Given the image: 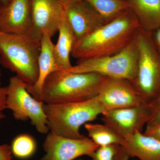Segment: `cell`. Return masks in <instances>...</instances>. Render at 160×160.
Segmentation results:
<instances>
[{
    "mask_svg": "<svg viewBox=\"0 0 160 160\" xmlns=\"http://www.w3.org/2000/svg\"><path fill=\"white\" fill-rule=\"evenodd\" d=\"M10 0H0V3L2 5H5V4H7V3L9 2Z\"/></svg>",
    "mask_w": 160,
    "mask_h": 160,
    "instance_id": "obj_29",
    "label": "cell"
},
{
    "mask_svg": "<svg viewBox=\"0 0 160 160\" xmlns=\"http://www.w3.org/2000/svg\"><path fill=\"white\" fill-rule=\"evenodd\" d=\"M152 103L144 102L138 106L105 112L102 115L104 124L125 138L142 132L153 112Z\"/></svg>",
    "mask_w": 160,
    "mask_h": 160,
    "instance_id": "obj_8",
    "label": "cell"
},
{
    "mask_svg": "<svg viewBox=\"0 0 160 160\" xmlns=\"http://www.w3.org/2000/svg\"><path fill=\"white\" fill-rule=\"evenodd\" d=\"M62 1L64 3V5H67L78 1H81V0H62Z\"/></svg>",
    "mask_w": 160,
    "mask_h": 160,
    "instance_id": "obj_28",
    "label": "cell"
},
{
    "mask_svg": "<svg viewBox=\"0 0 160 160\" xmlns=\"http://www.w3.org/2000/svg\"><path fill=\"white\" fill-rule=\"evenodd\" d=\"M32 25L31 0H10L0 8V32L28 34Z\"/></svg>",
    "mask_w": 160,
    "mask_h": 160,
    "instance_id": "obj_13",
    "label": "cell"
},
{
    "mask_svg": "<svg viewBox=\"0 0 160 160\" xmlns=\"http://www.w3.org/2000/svg\"><path fill=\"white\" fill-rule=\"evenodd\" d=\"M26 85L17 76L10 78L7 87L6 109H10L15 119L30 123L41 134L49 129L44 109L45 103L36 99L27 91Z\"/></svg>",
    "mask_w": 160,
    "mask_h": 160,
    "instance_id": "obj_7",
    "label": "cell"
},
{
    "mask_svg": "<svg viewBox=\"0 0 160 160\" xmlns=\"http://www.w3.org/2000/svg\"><path fill=\"white\" fill-rule=\"evenodd\" d=\"M11 147L12 154L15 157L25 159L34 154L36 151L37 143L30 135L21 134L12 140Z\"/></svg>",
    "mask_w": 160,
    "mask_h": 160,
    "instance_id": "obj_20",
    "label": "cell"
},
{
    "mask_svg": "<svg viewBox=\"0 0 160 160\" xmlns=\"http://www.w3.org/2000/svg\"><path fill=\"white\" fill-rule=\"evenodd\" d=\"M45 154L40 160H74L88 156L98 147L89 137L70 138L49 131L42 144Z\"/></svg>",
    "mask_w": 160,
    "mask_h": 160,
    "instance_id": "obj_9",
    "label": "cell"
},
{
    "mask_svg": "<svg viewBox=\"0 0 160 160\" xmlns=\"http://www.w3.org/2000/svg\"><path fill=\"white\" fill-rule=\"evenodd\" d=\"M143 133L160 141V122L146 125Z\"/></svg>",
    "mask_w": 160,
    "mask_h": 160,
    "instance_id": "obj_22",
    "label": "cell"
},
{
    "mask_svg": "<svg viewBox=\"0 0 160 160\" xmlns=\"http://www.w3.org/2000/svg\"><path fill=\"white\" fill-rule=\"evenodd\" d=\"M130 158L126 150L122 146H120L115 156L114 160H129Z\"/></svg>",
    "mask_w": 160,
    "mask_h": 160,
    "instance_id": "obj_26",
    "label": "cell"
},
{
    "mask_svg": "<svg viewBox=\"0 0 160 160\" xmlns=\"http://www.w3.org/2000/svg\"><path fill=\"white\" fill-rule=\"evenodd\" d=\"M91 4L107 22L130 9L126 0H86Z\"/></svg>",
    "mask_w": 160,
    "mask_h": 160,
    "instance_id": "obj_19",
    "label": "cell"
},
{
    "mask_svg": "<svg viewBox=\"0 0 160 160\" xmlns=\"http://www.w3.org/2000/svg\"><path fill=\"white\" fill-rule=\"evenodd\" d=\"M65 14L76 42L108 22L86 0L65 5Z\"/></svg>",
    "mask_w": 160,
    "mask_h": 160,
    "instance_id": "obj_12",
    "label": "cell"
},
{
    "mask_svg": "<svg viewBox=\"0 0 160 160\" xmlns=\"http://www.w3.org/2000/svg\"><path fill=\"white\" fill-rule=\"evenodd\" d=\"M138 58L134 38L127 47L116 54L79 60L75 66L65 70L75 73L94 72L107 78L127 80L132 83L136 76Z\"/></svg>",
    "mask_w": 160,
    "mask_h": 160,
    "instance_id": "obj_6",
    "label": "cell"
},
{
    "mask_svg": "<svg viewBox=\"0 0 160 160\" xmlns=\"http://www.w3.org/2000/svg\"><path fill=\"white\" fill-rule=\"evenodd\" d=\"M49 132L58 135L79 139L85 137L80 128L105 112L96 96L82 102L44 104Z\"/></svg>",
    "mask_w": 160,
    "mask_h": 160,
    "instance_id": "obj_4",
    "label": "cell"
},
{
    "mask_svg": "<svg viewBox=\"0 0 160 160\" xmlns=\"http://www.w3.org/2000/svg\"><path fill=\"white\" fill-rule=\"evenodd\" d=\"M96 97L105 112L145 102L132 84L123 79L106 78Z\"/></svg>",
    "mask_w": 160,
    "mask_h": 160,
    "instance_id": "obj_11",
    "label": "cell"
},
{
    "mask_svg": "<svg viewBox=\"0 0 160 160\" xmlns=\"http://www.w3.org/2000/svg\"><path fill=\"white\" fill-rule=\"evenodd\" d=\"M2 72H1V69H0V86H1V84H2V83H1V78H2Z\"/></svg>",
    "mask_w": 160,
    "mask_h": 160,
    "instance_id": "obj_30",
    "label": "cell"
},
{
    "mask_svg": "<svg viewBox=\"0 0 160 160\" xmlns=\"http://www.w3.org/2000/svg\"><path fill=\"white\" fill-rule=\"evenodd\" d=\"M41 41L28 34L0 32V64L14 72L28 86H33L38 78Z\"/></svg>",
    "mask_w": 160,
    "mask_h": 160,
    "instance_id": "obj_3",
    "label": "cell"
},
{
    "mask_svg": "<svg viewBox=\"0 0 160 160\" xmlns=\"http://www.w3.org/2000/svg\"><path fill=\"white\" fill-rule=\"evenodd\" d=\"M141 28L130 9L79 40L71 52L79 60L112 55L134 39Z\"/></svg>",
    "mask_w": 160,
    "mask_h": 160,
    "instance_id": "obj_1",
    "label": "cell"
},
{
    "mask_svg": "<svg viewBox=\"0 0 160 160\" xmlns=\"http://www.w3.org/2000/svg\"><path fill=\"white\" fill-rule=\"evenodd\" d=\"M57 43L54 46L55 57L58 65L63 69L67 70L72 67L70 61V56L73 49L76 39L64 13L59 25Z\"/></svg>",
    "mask_w": 160,
    "mask_h": 160,
    "instance_id": "obj_17",
    "label": "cell"
},
{
    "mask_svg": "<svg viewBox=\"0 0 160 160\" xmlns=\"http://www.w3.org/2000/svg\"><path fill=\"white\" fill-rule=\"evenodd\" d=\"M12 158L11 146L7 144L0 145V160H12Z\"/></svg>",
    "mask_w": 160,
    "mask_h": 160,
    "instance_id": "obj_25",
    "label": "cell"
},
{
    "mask_svg": "<svg viewBox=\"0 0 160 160\" xmlns=\"http://www.w3.org/2000/svg\"><path fill=\"white\" fill-rule=\"evenodd\" d=\"M77 160H83V159H82V158H79V159H77Z\"/></svg>",
    "mask_w": 160,
    "mask_h": 160,
    "instance_id": "obj_31",
    "label": "cell"
},
{
    "mask_svg": "<svg viewBox=\"0 0 160 160\" xmlns=\"http://www.w3.org/2000/svg\"><path fill=\"white\" fill-rule=\"evenodd\" d=\"M135 40L138 58L136 76L131 83L143 102L152 103L160 97V53L153 42L152 32L140 28Z\"/></svg>",
    "mask_w": 160,
    "mask_h": 160,
    "instance_id": "obj_5",
    "label": "cell"
},
{
    "mask_svg": "<svg viewBox=\"0 0 160 160\" xmlns=\"http://www.w3.org/2000/svg\"><path fill=\"white\" fill-rule=\"evenodd\" d=\"M152 104L153 106V112L147 125L160 122V97L154 102L152 103Z\"/></svg>",
    "mask_w": 160,
    "mask_h": 160,
    "instance_id": "obj_24",
    "label": "cell"
},
{
    "mask_svg": "<svg viewBox=\"0 0 160 160\" xmlns=\"http://www.w3.org/2000/svg\"><path fill=\"white\" fill-rule=\"evenodd\" d=\"M32 25L28 35L41 41L43 34L52 37L58 31L65 12L62 0H31Z\"/></svg>",
    "mask_w": 160,
    "mask_h": 160,
    "instance_id": "obj_10",
    "label": "cell"
},
{
    "mask_svg": "<svg viewBox=\"0 0 160 160\" xmlns=\"http://www.w3.org/2000/svg\"><path fill=\"white\" fill-rule=\"evenodd\" d=\"M152 36L155 46L160 53V27L152 32Z\"/></svg>",
    "mask_w": 160,
    "mask_h": 160,
    "instance_id": "obj_27",
    "label": "cell"
},
{
    "mask_svg": "<svg viewBox=\"0 0 160 160\" xmlns=\"http://www.w3.org/2000/svg\"><path fill=\"white\" fill-rule=\"evenodd\" d=\"M106 77L94 72H53L46 79L42 90L45 104L75 102L89 100L98 94Z\"/></svg>",
    "mask_w": 160,
    "mask_h": 160,
    "instance_id": "obj_2",
    "label": "cell"
},
{
    "mask_svg": "<svg viewBox=\"0 0 160 160\" xmlns=\"http://www.w3.org/2000/svg\"><path fill=\"white\" fill-rule=\"evenodd\" d=\"M120 146L110 145L99 146L89 156L92 160H114Z\"/></svg>",
    "mask_w": 160,
    "mask_h": 160,
    "instance_id": "obj_21",
    "label": "cell"
},
{
    "mask_svg": "<svg viewBox=\"0 0 160 160\" xmlns=\"http://www.w3.org/2000/svg\"><path fill=\"white\" fill-rule=\"evenodd\" d=\"M7 87L0 86V123L5 118L6 115L4 113L6 109V100L7 97Z\"/></svg>",
    "mask_w": 160,
    "mask_h": 160,
    "instance_id": "obj_23",
    "label": "cell"
},
{
    "mask_svg": "<svg viewBox=\"0 0 160 160\" xmlns=\"http://www.w3.org/2000/svg\"><path fill=\"white\" fill-rule=\"evenodd\" d=\"M52 38L48 34L43 35L41 40V50L38 59V78L33 86L26 85L28 92L34 98L40 101H42V90L47 78L55 72L64 70L55 57L54 44L52 41Z\"/></svg>",
    "mask_w": 160,
    "mask_h": 160,
    "instance_id": "obj_14",
    "label": "cell"
},
{
    "mask_svg": "<svg viewBox=\"0 0 160 160\" xmlns=\"http://www.w3.org/2000/svg\"><path fill=\"white\" fill-rule=\"evenodd\" d=\"M88 137L98 146L116 145L122 146L124 138L106 124L86 123L84 125Z\"/></svg>",
    "mask_w": 160,
    "mask_h": 160,
    "instance_id": "obj_18",
    "label": "cell"
},
{
    "mask_svg": "<svg viewBox=\"0 0 160 160\" xmlns=\"http://www.w3.org/2000/svg\"><path fill=\"white\" fill-rule=\"evenodd\" d=\"M141 29L152 32L160 27V0H126Z\"/></svg>",
    "mask_w": 160,
    "mask_h": 160,
    "instance_id": "obj_16",
    "label": "cell"
},
{
    "mask_svg": "<svg viewBox=\"0 0 160 160\" xmlns=\"http://www.w3.org/2000/svg\"><path fill=\"white\" fill-rule=\"evenodd\" d=\"M1 5H2V4H1V3H0V8H1Z\"/></svg>",
    "mask_w": 160,
    "mask_h": 160,
    "instance_id": "obj_32",
    "label": "cell"
},
{
    "mask_svg": "<svg viewBox=\"0 0 160 160\" xmlns=\"http://www.w3.org/2000/svg\"><path fill=\"white\" fill-rule=\"evenodd\" d=\"M121 146L130 157L138 160H160V141L142 132L125 138Z\"/></svg>",
    "mask_w": 160,
    "mask_h": 160,
    "instance_id": "obj_15",
    "label": "cell"
}]
</instances>
